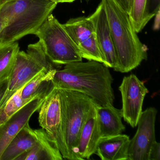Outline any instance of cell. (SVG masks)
<instances>
[{
  "mask_svg": "<svg viewBox=\"0 0 160 160\" xmlns=\"http://www.w3.org/2000/svg\"><path fill=\"white\" fill-rule=\"evenodd\" d=\"M113 81L109 68L94 61L64 65L55 72L52 79L54 88L79 92L99 106L113 104Z\"/></svg>",
  "mask_w": 160,
  "mask_h": 160,
  "instance_id": "6da1fadb",
  "label": "cell"
},
{
  "mask_svg": "<svg viewBox=\"0 0 160 160\" xmlns=\"http://www.w3.org/2000/svg\"><path fill=\"white\" fill-rule=\"evenodd\" d=\"M117 58L114 71L131 72L148 58L147 47L139 40L128 14L115 0H102Z\"/></svg>",
  "mask_w": 160,
  "mask_h": 160,
  "instance_id": "7a4b0ae2",
  "label": "cell"
},
{
  "mask_svg": "<svg viewBox=\"0 0 160 160\" xmlns=\"http://www.w3.org/2000/svg\"><path fill=\"white\" fill-rule=\"evenodd\" d=\"M57 4L52 0H8L1 6L9 20L0 34V44L12 43L35 34Z\"/></svg>",
  "mask_w": 160,
  "mask_h": 160,
  "instance_id": "3957f363",
  "label": "cell"
},
{
  "mask_svg": "<svg viewBox=\"0 0 160 160\" xmlns=\"http://www.w3.org/2000/svg\"><path fill=\"white\" fill-rule=\"evenodd\" d=\"M59 90L61 102L62 132L67 152L66 159L76 160V150L79 134L95 102L91 98L79 92Z\"/></svg>",
  "mask_w": 160,
  "mask_h": 160,
  "instance_id": "277c9868",
  "label": "cell"
},
{
  "mask_svg": "<svg viewBox=\"0 0 160 160\" xmlns=\"http://www.w3.org/2000/svg\"><path fill=\"white\" fill-rule=\"evenodd\" d=\"M61 68V66L54 64L48 59L39 41L29 45L26 52L19 51L9 78L7 91L0 103V109L15 92L42 70L56 71Z\"/></svg>",
  "mask_w": 160,
  "mask_h": 160,
  "instance_id": "5b68a950",
  "label": "cell"
},
{
  "mask_svg": "<svg viewBox=\"0 0 160 160\" xmlns=\"http://www.w3.org/2000/svg\"><path fill=\"white\" fill-rule=\"evenodd\" d=\"M47 57L58 66L82 61L77 47L72 41L62 24L50 14L35 32Z\"/></svg>",
  "mask_w": 160,
  "mask_h": 160,
  "instance_id": "8992f818",
  "label": "cell"
},
{
  "mask_svg": "<svg viewBox=\"0 0 160 160\" xmlns=\"http://www.w3.org/2000/svg\"><path fill=\"white\" fill-rule=\"evenodd\" d=\"M39 111L40 126L59 150L63 159H66L67 152L62 132L61 102L59 89H53L44 100Z\"/></svg>",
  "mask_w": 160,
  "mask_h": 160,
  "instance_id": "52a82bcc",
  "label": "cell"
},
{
  "mask_svg": "<svg viewBox=\"0 0 160 160\" xmlns=\"http://www.w3.org/2000/svg\"><path fill=\"white\" fill-rule=\"evenodd\" d=\"M119 90L122 101L121 110L122 118L131 127L135 128L142 112L144 98L149 91L145 82L133 74L123 78Z\"/></svg>",
  "mask_w": 160,
  "mask_h": 160,
  "instance_id": "ba28073f",
  "label": "cell"
},
{
  "mask_svg": "<svg viewBox=\"0 0 160 160\" xmlns=\"http://www.w3.org/2000/svg\"><path fill=\"white\" fill-rule=\"evenodd\" d=\"M157 110L150 107L142 111L134 136L130 139L128 160H148L149 152L156 141L155 123Z\"/></svg>",
  "mask_w": 160,
  "mask_h": 160,
  "instance_id": "9c48e42d",
  "label": "cell"
},
{
  "mask_svg": "<svg viewBox=\"0 0 160 160\" xmlns=\"http://www.w3.org/2000/svg\"><path fill=\"white\" fill-rule=\"evenodd\" d=\"M89 17L93 23L94 34L102 56L103 64L114 69L117 64V56L106 13L102 2Z\"/></svg>",
  "mask_w": 160,
  "mask_h": 160,
  "instance_id": "30bf717a",
  "label": "cell"
},
{
  "mask_svg": "<svg viewBox=\"0 0 160 160\" xmlns=\"http://www.w3.org/2000/svg\"><path fill=\"white\" fill-rule=\"evenodd\" d=\"M45 99L40 97L32 100L0 125V158L12 139L29 123L30 119L33 113L39 110Z\"/></svg>",
  "mask_w": 160,
  "mask_h": 160,
  "instance_id": "8fae6325",
  "label": "cell"
},
{
  "mask_svg": "<svg viewBox=\"0 0 160 160\" xmlns=\"http://www.w3.org/2000/svg\"><path fill=\"white\" fill-rule=\"evenodd\" d=\"M102 137L97 118L96 104L91 109L81 129L76 150V160L89 159L95 153Z\"/></svg>",
  "mask_w": 160,
  "mask_h": 160,
  "instance_id": "7c38bea8",
  "label": "cell"
},
{
  "mask_svg": "<svg viewBox=\"0 0 160 160\" xmlns=\"http://www.w3.org/2000/svg\"><path fill=\"white\" fill-rule=\"evenodd\" d=\"M130 138L127 135L102 137L96 147L95 154L102 160H128Z\"/></svg>",
  "mask_w": 160,
  "mask_h": 160,
  "instance_id": "4fadbf2b",
  "label": "cell"
},
{
  "mask_svg": "<svg viewBox=\"0 0 160 160\" xmlns=\"http://www.w3.org/2000/svg\"><path fill=\"white\" fill-rule=\"evenodd\" d=\"M37 142L30 150L21 154L16 160H62L59 150L50 140L43 129L35 130Z\"/></svg>",
  "mask_w": 160,
  "mask_h": 160,
  "instance_id": "5bb4252c",
  "label": "cell"
},
{
  "mask_svg": "<svg viewBox=\"0 0 160 160\" xmlns=\"http://www.w3.org/2000/svg\"><path fill=\"white\" fill-rule=\"evenodd\" d=\"M96 109L102 137L117 135L124 131L125 128L122 121L121 109L114 107L113 104H96Z\"/></svg>",
  "mask_w": 160,
  "mask_h": 160,
  "instance_id": "9a60e30c",
  "label": "cell"
},
{
  "mask_svg": "<svg viewBox=\"0 0 160 160\" xmlns=\"http://www.w3.org/2000/svg\"><path fill=\"white\" fill-rule=\"evenodd\" d=\"M37 142L35 130L26 124L10 142L0 160H16L21 154L30 150Z\"/></svg>",
  "mask_w": 160,
  "mask_h": 160,
  "instance_id": "2e32d148",
  "label": "cell"
},
{
  "mask_svg": "<svg viewBox=\"0 0 160 160\" xmlns=\"http://www.w3.org/2000/svg\"><path fill=\"white\" fill-rule=\"evenodd\" d=\"M56 71L44 69L28 82L21 90V97L30 102L36 98H46L54 88L52 79Z\"/></svg>",
  "mask_w": 160,
  "mask_h": 160,
  "instance_id": "e0dca14e",
  "label": "cell"
},
{
  "mask_svg": "<svg viewBox=\"0 0 160 160\" xmlns=\"http://www.w3.org/2000/svg\"><path fill=\"white\" fill-rule=\"evenodd\" d=\"M62 26L77 47L94 33L93 23L89 17L71 18Z\"/></svg>",
  "mask_w": 160,
  "mask_h": 160,
  "instance_id": "ac0fdd59",
  "label": "cell"
},
{
  "mask_svg": "<svg viewBox=\"0 0 160 160\" xmlns=\"http://www.w3.org/2000/svg\"><path fill=\"white\" fill-rule=\"evenodd\" d=\"M20 51L17 42L0 44V81L10 77L17 55Z\"/></svg>",
  "mask_w": 160,
  "mask_h": 160,
  "instance_id": "d6986e66",
  "label": "cell"
},
{
  "mask_svg": "<svg viewBox=\"0 0 160 160\" xmlns=\"http://www.w3.org/2000/svg\"><path fill=\"white\" fill-rule=\"evenodd\" d=\"M148 0H134L129 13L130 19L137 33L142 31L149 21L153 18L148 8Z\"/></svg>",
  "mask_w": 160,
  "mask_h": 160,
  "instance_id": "ffe728a7",
  "label": "cell"
},
{
  "mask_svg": "<svg viewBox=\"0 0 160 160\" xmlns=\"http://www.w3.org/2000/svg\"><path fill=\"white\" fill-rule=\"evenodd\" d=\"M77 48L82 58L102 63L103 62L102 56L94 33L88 40L78 45Z\"/></svg>",
  "mask_w": 160,
  "mask_h": 160,
  "instance_id": "44dd1931",
  "label": "cell"
},
{
  "mask_svg": "<svg viewBox=\"0 0 160 160\" xmlns=\"http://www.w3.org/2000/svg\"><path fill=\"white\" fill-rule=\"evenodd\" d=\"M22 88L14 93L0 109V125L8 120L12 115L29 102L21 97Z\"/></svg>",
  "mask_w": 160,
  "mask_h": 160,
  "instance_id": "7402d4cb",
  "label": "cell"
},
{
  "mask_svg": "<svg viewBox=\"0 0 160 160\" xmlns=\"http://www.w3.org/2000/svg\"><path fill=\"white\" fill-rule=\"evenodd\" d=\"M160 160V144L156 140L150 148L148 160Z\"/></svg>",
  "mask_w": 160,
  "mask_h": 160,
  "instance_id": "603a6c76",
  "label": "cell"
},
{
  "mask_svg": "<svg viewBox=\"0 0 160 160\" xmlns=\"http://www.w3.org/2000/svg\"><path fill=\"white\" fill-rule=\"evenodd\" d=\"M134 0H115L116 3L128 15L132 10Z\"/></svg>",
  "mask_w": 160,
  "mask_h": 160,
  "instance_id": "cb8c5ba5",
  "label": "cell"
},
{
  "mask_svg": "<svg viewBox=\"0 0 160 160\" xmlns=\"http://www.w3.org/2000/svg\"><path fill=\"white\" fill-rule=\"evenodd\" d=\"M160 0H148V8L149 13L154 17L158 10H160Z\"/></svg>",
  "mask_w": 160,
  "mask_h": 160,
  "instance_id": "d4e9b609",
  "label": "cell"
},
{
  "mask_svg": "<svg viewBox=\"0 0 160 160\" xmlns=\"http://www.w3.org/2000/svg\"><path fill=\"white\" fill-rule=\"evenodd\" d=\"M8 20V16L0 6V34L7 26Z\"/></svg>",
  "mask_w": 160,
  "mask_h": 160,
  "instance_id": "484cf974",
  "label": "cell"
},
{
  "mask_svg": "<svg viewBox=\"0 0 160 160\" xmlns=\"http://www.w3.org/2000/svg\"><path fill=\"white\" fill-rule=\"evenodd\" d=\"M9 78L0 81V103L3 100V97L7 91L9 83Z\"/></svg>",
  "mask_w": 160,
  "mask_h": 160,
  "instance_id": "4316f807",
  "label": "cell"
},
{
  "mask_svg": "<svg viewBox=\"0 0 160 160\" xmlns=\"http://www.w3.org/2000/svg\"><path fill=\"white\" fill-rule=\"evenodd\" d=\"M154 17H155V20H154V25H153V29L157 30L159 29L160 27V10L157 11Z\"/></svg>",
  "mask_w": 160,
  "mask_h": 160,
  "instance_id": "83f0119b",
  "label": "cell"
},
{
  "mask_svg": "<svg viewBox=\"0 0 160 160\" xmlns=\"http://www.w3.org/2000/svg\"><path fill=\"white\" fill-rule=\"evenodd\" d=\"M57 3H63V2H72L74 1L75 0H52Z\"/></svg>",
  "mask_w": 160,
  "mask_h": 160,
  "instance_id": "f1b7e54d",
  "label": "cell"
},
{
  "mask_svg": "<svg viewBox=\"0 0 160 160\" xmlns=\"http://www.w3.org/2000/svg\"><path fill=\"white\" fill-rule=\"evenodd\" d=\"M8 0H0V4L2 5V4H3V3H5L6 2H7Z\"/></svg>",
  "mask_w": 160,
  "mask_h": 160,
  "instance_id": "f546056e",
  "label": "cell"
},
{
  "mask_svg": "<svg viewBox=\"0 0 160 160\" xmlns=\"http://www.w3.org/2000/svg\"><path fill=\"white\" fill-rule=\"evenodd\" d=\"M1 4H0V6H1Z\"/></svg>",
  "mask_w": 160,
  "mask_h": 160,
  "instance_id": "4dcf8cb0",
  "label": "cell"
},
{
  "mask_svg": "<svg viewBox=\"0 0 160 160\" xmlns=\"http://www.w3.org/2000/svg\"><path fill=\"white\" fill-rule=\"evenodd\" d=\"M87 1H88V0H87Z\"/></svg>",
  "mask_w": 160,
  "mask_h": 160,
  "instance_id": "1f68e13d",
  "label": "cell"
}]
</instances>
